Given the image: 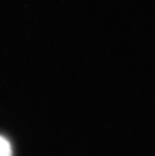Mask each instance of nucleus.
I'll return each mask as SVG.
<instances>
[{"label": "nucleus", "instance_id": "f257e3e1", "mask_svg": "<svg viewBox=\"0 0 155 156\" xmlns=\"http://www.w3.org/2000/svg\"><path fill=\"white\" fill-rule=\"evenodd\" d=\"M0 156H13V149H11L10 143L7 138L0 136Z\"/></svg>", "mask_w": 155, "mask_h": 156}]
</instances>
